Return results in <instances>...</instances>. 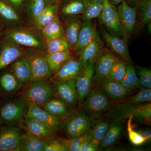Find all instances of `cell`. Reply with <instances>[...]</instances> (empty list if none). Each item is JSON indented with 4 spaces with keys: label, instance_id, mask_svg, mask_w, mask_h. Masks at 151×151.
Instances as JSON below:
<instances>
[{
    "label": "cell",
    "instance_id": "cell-31",
    "mask_svg": "<svg viewBox=\"0 0 151 151\" xmlns=\"http://www.w3.org/2000/svg\"><path fill=\"white\" fill-rule=\"evenodd\" d=\"M92 136L91 128L80 137L70 139H57L63 145L67 151H79L80 147L84 143L90 142Z\"/></svg>",
    "mask_w": 151,
    "mask_h": 151
},
{
    "label": "cell",
    "instance_id": "cell-39",
    "mask_svg": "<svg viewBox=\"0 0 151 151\" xmlns=\"http://www.w3.org/2000/svg\"><path fill=\"white\" fill-rule=\"evenodd\" d=\"M151 90L142 89L137 94L121 100L122 103L130 105H137L142 103H150Z\"/></svg>",
    "mask_w": 151,
    "mask_h": 151
},
{
    "label": "cell",
    "instance_id": "cell-7",
    "mask_svg": "<svg viewBox=\"0 0 151 151\" xmlns=\"http://www.w3.org/2000/svg\"><path fill=\"white\" fill-rule=\"evenodd\" d=\"M103 1V9L98 17L100 23L104 25L111 34L121 38L126 39L119 20L117 7L109 2L108 0Z\"/></svg>",
    "mask_w": 151,
    "mask_h": 151
},
{
    "label": "cell",
    "instance_id": "cell-19",
    "mask_svg": "<svg viewBox=\"0 0 151 151\" xmlns=\"http://www.w3.org/2000/svg\"><path fill=\"white\" fill-rule=\"evenodd\" d=\"M83 68L78 59L72 58L55 73L53 79L55 81L74 80L81 75Z\"/></svg>",
    "mask_w": 151,
    "mask_h": 151
},
{
    "label": "cell",
    "instance_id": "cell-50",
    "mask_svg": "<svg viewBox=\"0 0 151 151\" xmlns=\"http://www.w3.org/2000/svg\"><path fill=\"white\" fill-rule=\"evenodd\" d=\"M0 32H1V28H0Z\"/></svg>",
    "mask_w": 151,
    "mask_h": 151
},
{
    "label": "cell",
    "instance_id": "cell-3",
    "mask_svg": "<svg viewBox=\"0 0 151 151\" xmlns=\"http://www.w3.org/2000/svg\"><path fill=\"white\" fill-rule=\"evenodd\" d=\"M92 127V122L88 116L81 109L73 113L63 120L61 130L67 139L80 137Z\"/></svg>",
    "mask_w": 151,
    "mask_h": 151
},
{
    "label": "cell",
    "instance_id": "cell-46",
    "mask_svg": "<svg viewBox=\"0 0 151 151\" xmlns=\"http://www.w3.org/2000/svg\"><path fill=\"white\" fill-rule=\"evenodd\" d=\"M9 1L14 7L18 9L21 6L24 0H9Z\"/></svg>",
    "mask_w": 151,
    "mask_h": 151
},
{
    "label": "cell",
    "instance_id": "cell-15",
    "mask_svg": "<svg viewBox=\"0 0 151 151\" xmlns=\"http://www.w3.org/2000/svg\"><path fill=\"white\" fill-rule=\"evenodd\" d=\"M5 39L9 44L18 46L38 47L42 46L40 41L36 36L23 30L15 29L9 32Z\"/></svg>",
    "mask_w": 151,
    "mask_h": 151
},
{
    "label": "cell",
    "instance_id": "cell-48",
    "mask_svg": "<svg viewBox=\"0 0 151 151\" xmlns=\"http://www.w3.org/2000/svg\"><path fill=\"white\" fill-rule=\"evenodd\" d=\"M47 1L48 5H50L59 3L60 0H47Z\"/></svg>",
    "mask_w": 151,
    "mask_h": 151
},
{
    "label": "cell",
    "instance_id": "cell-14",
    "mask_svg": "<svg viewBox=\"0 0 151 151\" xmlns=\"http://www.w3.org/2000/svg\"><path fill=\"white\" fill-rule=\"evenodd\" d=\"M99 87L109 100L113 102L124 100L129 97L133 91L125 88L119 82L107 77L99 85Z\"/></svg>",
    "mask_w": 151,
    "mask_h": 151
},
{
    "label": "cell",
    "instance_id": "cell-36",
    "mask_svg": "<svg viewBox=\"0 0 151 151\" xmlns=\"http://www.w3.org/2000/svg\"><path fill=\"white\" fill-rule=\"evenodd\" d=\"M139 14L140 19L142 25L148 24L151 20V0L147 2L131 0Z\"/></svg>",
    "mask_w": 151,
    "mask_h": 151
},
{
    "label": "cell",
    "instance_id": "cell-8",
    "mask_svg": "<svg viewBox=\"0 0 151 151\" xmlns=\"http://www.w3.org/2000/svg\"><path fill=\"white\" fill-rule=\"evenodd\" d=\"M54 96L65 103L74 111L78 103L76 79L67 81H55L53 83Z\"/></svg>",
    "mask_w": 151,
    "mask_h": 151
},
{
    "label": "cell",
    "instance_id": "cell-24",
    "mask_svg": "<svg viewBox=\"0 0 151 151\" xmlns=\"http://www.w3.org/2000/svg\"><path fill=\"white\" fill-rule=\"evenodd\" d=\"M12 73L23 85L29 82L31 77V69L28 60L25 58L15 61L11 68Z\"/></svg>",
    "mask_w": 151,
    "mask_h": 151
},
{
    "label": "cell",
    "instance_id": "cell-34",
    "mask_svg": "<svg viewBox=\"0 0 151 151\" xmlns=\"http://www.w3.org/2000/svg\"><path fill=\"white\" fill-rule=\"evenodd\" d=\"M119 83L125 88L132 91L133 89L140 87L139 81L136 73V68L132 63H127L126 75Z\"/></svg>",
    "mask_w": 151,
    "mask_h": 151
},
{
    "label": "cell",
    "instance_id": "cell-12",
    "mask_svg": "<svg viewBox=\"0 0 151 151\" xmlns=\"http://www.w3.org/2000/svg\"><path fill=\"white\" fill-rule=\"evenodd\" d=\"M105 49L103 41L97 32L92 41L78 55L83 68L90 63H95Z\"/></svg>",
    "mask_w": 151,
    "mask_h": 151
},
{
    "label": "cell",
    "instance_id": "cell-45",
    "mask_svg": "<svg viewBox=\"0 0 151 151\" xmlns=\"http://www.w3.org/2000/svg\"><path fill=\"white\" fill-rule=\"evenodd\" d=\"M99 147L90 142L84 143L80 147L79 151H97Z\"/></svg>",
    "mask_w": 151,
    "mask_h": 151
},
{
    "label": "cell",
    "instance_id": "cell-5",
    "mask_svg": "<svg viewBox=\"0 0 151 151\" xmlns=\"http://www.w3.org/2000/svg\"><path fill=\"white\" fill-rule=\"evenodd\" d=\"M54 96L53 86L45 80L32 82L23 92L22 100L29 104L42 105Z\"/></svg>",
    "mask_w": 151,
    "mask_h": 151
},
{
    "label": "cell",
    "instance_id": "cell-43",
    "mask_svg": "<svg viewBox=\"0 0 151 151\" xmlns=\"http://www.w3.org/2000/svg\"><path fill=\"white\" fill-rule=\"evenodd\" d=\"M0 14L10 21H18L19 19V17L15 10L2 0H0Z\"/></svg>",
    "mask_w": 151,
    "mask_h": 151
},
{
    "label": "cell",
    "instance_id": "cell-29",
    "mask_svg": "<svg viewBox=\"0 0 151 151\" xmlns=\"http://www.w3.org/2000/svg\"><path fill=\"white\" fill-rule=\"evenodd\" d=\"M109 124V121L105 119H101L92 123L90 142L100 147L108 131Z\"/></svg>",
    "mask_w": 151,
    "mask_h": 151
},
{
    "label": "cell",
    "instance_id": "cell-16",
    "mask_svg": "<svg viewBox=\"0 0 151 151\" xmlns=\"http://www.w3.org/2000/svg\"><path fill=\"white\" fill-rule=\"evenodd\" d=\"M26 115L48 125L56 133L61 130L63 119L51 115L36 104H29Z\"/></svg>",
    "mask_w": 151,
    "mask_h": 151
},
{
    "label": "cell",
    "instance_id": "cell-42",
    "mask_svg": "<svg viewBox=\"0 0 151 151\" xmlns=\"http://www.w3.org/2000/svg\"><path fill=\"white\" fill-rule=\"evenodd\" d=\"M48 5L47 0H29L27 5V11L33 19Z\"/></svg>",
    "mask_w": 151,
    "mask_h": 151
},
{
    "label": "cell",
    "instance_id": "cell-32",
    "mask_svg": "<svg viewBox=\"0 0 151 151\" xmlns=\"http://www.w3.org/2000/svg\"><path fill=\"white\" fill-rule=\"evenodd\" d=\"M41 31L46 40L63 37V27L58 17L45 26Z\"/></svg>",
    "mask_w": 151,
    "mask_h": 151
},
{
    "label": "cell",
    "instance_id": "cell-38",
    "mask_svg": "<svg viewBox=\"0 0 151 151\" xmlns=\"http://www.w3.org/2000/svg\"><path fill=\"white\" fill-rule=\"evenodd\" d=\"M47 46L49 53L68 51L70 48V45L63 37L47 40Z\"/></svg>",
    "mask_w": 151,
    "mask_h": 151
},
{
    "label": "cell",
    "instance_id": "cell-35",
    "mask_svg": "<svg viewBox=\"0 0 151 151\" xmlns=\"http://www.w3.org/2000/svg\"><path fill=\"white\" fill-rule=\"evenodd\" d=\"M0 84L7 92H16L21 89L23 84L12 73H7L0 78Z\"/></svg>",
    "mask_w": 151,
    "mask_h": 151
},
{
    "label": "cell",
    "instance_id": "cell-33",
    "mask_svg": "<svg viewBox=\"0 0 151 151\" xmlns=\"http://www.w3.org/2000/svg\"><path fill=\"white\" fill-rule=\"evenodd\" d=\"M103 8V0H87L86 9L81 18L84 21L98 18Z\"/></svg>",
    "mask_w": 151,
    "mask_h": 151
},
{
    "label": "cell",
    "instance_id": "cell-37",
    "mask_svg": "<svg viewBox=\"0 0 151 151\" xmlns=\"http://www.w3.org/2000/svg\"><path fill=\"white\" fill-rule=\"evenodd\" d=\"M127 68V63L123 60L119 59L111 68L108 77L113 81L120 82L124 79Z\"/></svg>",
    "mask_w": 151,
    "mask_h": 151
},
{
    "label": "cell",
    "instance_id": "cell-40",
    "mask_svg": "<svg viewBox=\"0 0 151 151\" xmlns=\"http://www.w3.org/2000/svg\"><path fill=\"white\" fill-rule=\"evenodd\" d=\"M133 119V117L132 116H130L127 121V132L129 140L130 142L134 145H142L147 141V138L139 132H137L133 129L132 125Z\"/></svg>",
    "mask_w": 151,
    "mask_h": 151
},
{
    "label": "cell",
    "instance_id": "cell-21",
    "mask_svg": "<svg viewBox=\"0 0 151 151\" xmlns=\"http://www.w3.org/2000/svg\"><path fill=\"white\" fill-rule=\"evenodd\" d=\"M38 106L51 115L63 120L70 116L74 111L62 100L56 97L52 98L46 103Z\"/></svg>",
    "mask_w": 151,
    "mask_h": 151
},
{
    "label": "cell",
    "instance_id": "cell-30",
    "mask_svg": "<svg viewBox=\"0 0 151 151\" xmlns=\"http://www.w3.org/2000/svg\"><path fill=\"white\" fill-rule=\"evenodd\" d=\"M26 131L24 136L21 151H43L44 139Z\"/></svg>",
    "mask_w": 151,
    "mask_h": 151
},
{
    "label": "cell",
    "instance_id": "cell-10",
    "mask_svg": "<svg viewBox=\"0 0 151 151\" xmlns=\"http://www.w3.org/2000/svg\"><path fill=\"white\" fill-rule=\"evenodd\" d=\"M117 9L127 40L134 32L137 21V10L135 7L130 6L126 1L119 4Z\"/></svg>",
    "mask_w": 151,
    "mask_h": 151
},
{
    "label": "cell",
    "instance_id": "cell-13",
    "mask_svg": "<svg viewBox=\"0 0 151 151\" xmlns=\"http://www.w3.org/2000/svg\"><path fill=\"white\" fill-rule=\"evenodd\" d=\"M94 63L86 65L83 68L81 75L76 79L78 103H81L94 87Z\"/></svg>",
    "mask_w": 151,
    "mask_h": 151
},
{
    "label": "cell",
    "instance_id": "cell-22",
    "mask_svg": "<svg viewBox=\"0 0 151 151\" xmlns=\"http://www.w3.org/2000/svg\"><path fill=\"white\" fill-rule=\"evenodd\" d=\"M73 17L68 20L63 28V37L67 41L70 48H73L75 46L83 23L81 18L78 16Z\"/></svg>",
    "mask_w": 151,
    "mask_h": 151
},
{
    "label": "cell",
    "instance_id": "cell-28",
    "mask_svg": "<svg viewBox=\"0 0 151 151\" xmlns=\"http://www.w3.org/2000/svg\"><path fill=\"white\" fill-rule=\"evenodd\" d=\"M72 58L69 50L49 53L46 59L52 73H56L68 60Z\"/></svg>",
    "mask_w": 151,
    "mask_h": 151
},
{
    "label": "cell",
    "instance_id": "cell-20",
    "mask_svg": "<svg viewBox=\"0 0 151 151\" xmlns=\"http://www.w3.org/2000/svg\"><path fill=\"white\" fill-rule=\"evenodd\" d=\"M97 32L92 20L84 21L77 42L73 47L74 51L78 55L92 41Z\"/></svg>",
    "mask_w": 151,
    "mask_h": 151
},
{
    "label": "cell",
    "instance_id": "cell-11",
    "mask_svg": "<svg viewBox=\"0 0 151 151\" xmlns=\"http://www.w3.org/2000/svg\"><path fill=\"white\" fill-rule=\"evenodd\" d=\"M101 32L111 52L127 63H132V59L127 46V40L113 35L104 29H102Z\"/></svg>",
    "mask_w": 151,
    "mask_h": 151
},
{
    "label": "cell",
    "instance_id": "cell-25",
    "mask_svg": "<svg viewBox=\"0 0 151 151\" xmlns=\"http://www.w3.org/2000/svg\"><path fill=\"white\" fill-rule=\"evenodd\" d=\"M59 3L48 5L37 16L33 19L34 24L38 29L41 30L46 25L57 17Z\"/></svg>",
    "mask_w": 151,
    "mask_h": 151
},
{
    "label": "cell",
    "instance_id": "cell-49",
    "mask_svg": "<svg viewBox=\"0 0 151 151\" xmlns=\"http://www.w3.org/2000/svg\"><path fill=\"white\" fill-rule=\"evenodd\" d=\"M136 1H139L147 2L150 1V0H136Z\"/></svg>",
    "mask_w": 151,
    "mask_h": 151
},
{
    "label": "cell",
    "instance_id": "cell-44",
    "mask_svg": "<svg viewBox=\"0 0 151 151\" xmlns=\"http://www.w3.org/2000/svg\"><path fill=\"white\" fill-rule=\"evenodd\" d=\"M43 151H67L65 147L55 137L44 139Z\"/></svg>",
    "mask_w": 151,
    "mask_h": 151
},
{
    "label": "cell",
    "instance_id": "cell-9",
    "mask_svg": "<svg viewBox=\"0 0 151 151\" xmlns=\"http://www.w3.org/2000/svg\"><path fill=\"white\" fill-rule=\"evenodd\" d=\"M119 59L111 51L107 49H104L103 53L94 63V86H99L108 77L111 68Z\"/></svg>",
    "mask_w": 151,
    "mask_h": 151
},
{
    "label": "cell",
    "instance_id": "cell-18",
    "mask_svg": "<svg viewBox=\"0 0 151 151\" xmlns=\"http://www.w3.org/2000/svg\"><path fill=\"white\" fill-rule=\"evenodd\" d=\"M28 60L31 69L30 82L46 80L51 76L52 72L49 66L46 57L36 55L31 57Z\"/></svg>",
    "mask_w": 151,
    "mask_h": 151
},
{
    "label": "cell",
    "instance_id": "cell-4",
    "mask_svg": "<svg viewBox=\"0 0 151 151\" xmlns=\"http://www.w3.org/2000/svg\"><path fill=\"white\" fill-rule=\"evenodd\" d=\"M29 104L19 100L4 104L0 110V124L2 126L21 124L26 115Z\"/></svg>",
    "mask_w": 151,
    "mask_h": 151
},
{
    "label": "cell",
    "instance_id": "cell-2",
    "mask_svg": "<svg viewBox=\"0 0 151 151\" xmlns=\"http://www.w3.org/2000/svg\"><path fill=\"white\" fill-rule=\"evenodd\" d=\"M99 86H94L81 102V108L92 123L101 120L113 105Z\"/></svg>",
    "mask_w": 151,
    "mask_h": 151
},
{
    "label": "cell",
    "instance_id": "cell-23",
    "mask_svg": "<svg viewBox=\"0 0 151 151\" xmlns=\"http://www.w3.org/2000/svg\"><path fill=\"white\" fill-rule=\"evenodd\" d=\"M123 126L120 122H113L109 124V128L98 150L112 147L118 142L121 137Z\"/></svg>",
    "mask_w": 151,
    "mask_h": 151
},
{
    "label": "cell",
    "instance_id": "cell-6",
    "mask_svg": "<svg viewBox=\"0 0 151 151\" xmlns=\"http://www.w3.org/2000/svg\"><path fill=\"white\" fill-rule=\"evenodd\" d=\"M25 133L21 126H2L0 130V151H21Z\"/></svg>",
    "mask_w": 151,
    "mask_h": 151
},
{
    "label": "cell",
    "instance_id": "cell-26",
    "mask_svg": "<svg viewBox=\"0 0 151 151\" xmlns=\"http://www.w3.org/2000/svg\"><path fill=\"white\" fill-rule=\"evenodd\" d=\"M23 52L19 47L9 44L4 46L0 52V70L20 57Z\"/></svg>",
    "mask_w": 151,
    "mask_h": 151
},
{
    "label": "cell",
    "instance_id": "cell-17",
    "mask_svg": "<svg viewBox=\"0 0 151 151\" xmlns=\"http://www.w3.org/2000/svg\"><path fill=\"white\" fill-rule=\"evenodd\" d=\"M22 127L30 133L42 139L55 137L56 132L52 129L37 119L25 116Z\"/></svg>",
    "mask_w": 151,
    "mask_h": 151
},
{
    "label": "cell",
    "instance_id": "cell-1",
    "mask_svg": "<svg viewBox=\"0 0 151 151\" xmlns=\"http://www.w3.org/2000/svg\"><path fill=\"white\" fill-rule=\"evenodd\" d=\"M117 102L118 103L113 105L111 109L103 115L101 119L122 123L130 116H132L133 119H137L140 122L150 124L151 102L137 105L125 104L121 101Z\"/></svg>",
    "mask_w": 151,
    "mask_h": 151
},
{
    "label": "cell",
    "instance_id": "cell-27",
    "mask_svg": "<svg viewBox=\"0 0 151 151\" xmlns=\"http://www.w3.org/2000/svg\"><path fill=\"white\" fill-rule=\"evenodd\" d=\"M87 0H67L60 10L63 16L73 17L82 15L86 9Z\"/></svg>",
    "mask_w": 151,
    "mask_h": 151
},
{
    "label": "cell",
    "instance_id": "cell-47",
    "mask_svg": "<svg viewBox=\"0 0 151 151\" xmlns=\"http://www.w3.org/2000/svg\"><path fill=\"white\" fill-rule=\"evenodd\" d=\"M108 1H109V2L111 3L112 4L116 5L119 4H121V3L127 1V0H108Z\"/></svg>",
    "mask_w": 151,
    "mask_h": 151
},
{
    "label": "cell",
    "instance_id": "cell-41",
    "mask_svg": "<svg viewBox=\"0 0 151 151\" xmlns=\"http://www.w3.org/2000/svg\"><path fill=\"white\" fill-rule=\"evenodd\" d=\"M139 78L140 87L142 89H151V70L146 68L138 67L136 69Z\"/></svg>",
    "mask_w": 151,
    "mask_h": 151
}]
</instances>
